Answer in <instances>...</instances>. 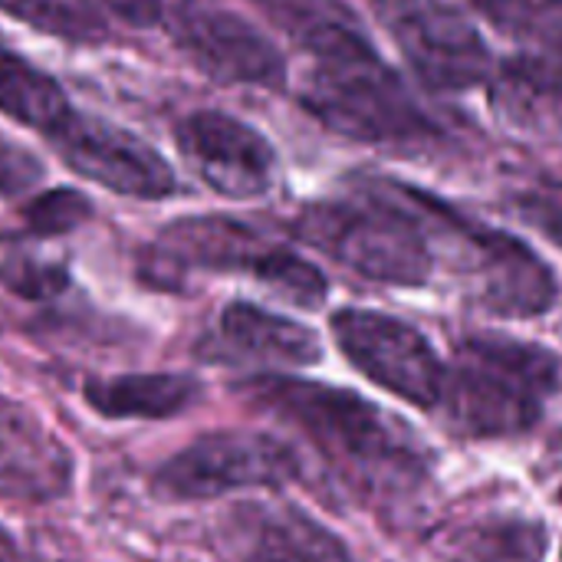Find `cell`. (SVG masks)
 <instances>
[{"mask_svg": "<svg viewBox=\"0 0 562 562\" xmlns=\"http://www.w3.org/2000/svg\"><path fill=\"white\" fill-rule=\"evenodd\" d=\"M76 458L26 405L0 395V497L53 504L69 494Z\"/></svg>", "mask_w": 562, "mask_h": 562, "instance_id": "obj_12", "label": "cell"}, {"mask_svg": "<svg viewBox=\"0 0 562 562\" xmlns=\"http://www.w3.org/2000/svg\"><path fill=\"white\" fill-rule=\"evenodd\" d=\"M398 188L405 194V204L425 224L435 254L438 247H448L454 254L461 273L471 283V293L487 313L504 319H533L557 306L560 283L553 270L520 237L497 227L474 224L471 217L458 214L445 201L412 184L398 181Z\"/></svg>", "mask_w": 562, "mask_h": 562, "instance_id": "obj_5", "label": "cell"}, {"mask_svg": "<svg viewBox=\"0 0 562 562\" xmlns=\"http://www.w3.org/2000/svg\"><path fill=\"white\" fill-rule=\"evenodd\" d=\"M329 329L339 352L369 382L422 412L438 408L445 389V362L418 326L392 313L349 306L333 313Z\"/></svg>", "mask_w": 562, "mask_h": 562, "instance_id": "obj_8", "label": "cell"}, {"mask_svg": "<svg viewBox=\"0 0 562 562\" xmlns=\"http://www.w3.org/2000/svg\"><path fill=\"white\" fill-rule=\"evenodd\" d=\"M49 142L66 168L115 194L158 201L175 194V168L138 135L92 115H69Z\"/></svg>", "mask_w": 562, "mask_h": 562, "instance_id": "obj_10", "label": "cell"}, {"mask_svg": "<svg viewBox=\"0 0 562 562\" xmlns=\"http://www.w3.org/2000/svg\"><path fill=\"white\" fill-rule=\"evenodd\" d=\"M270 244L250 227L227 217H184L168 224L155 244V283H168V273L184 270H244L254 273Z\"/></svg>", "mask_w": 562, "mask_h": 562, "instance_id": "obj_13", "label": "cell"}, {"mask_svg": "<svg viewBox=\"0 0 562 562\" xmlns=\"http://www.w3.org/2000/svg\"><path fill=\"white\" fill-rule=\"evenodd\" d=\"M0 280L3 286H10L16 296H26V300H49L63 293L69 283L59 263L33 257V254H16V257L0 260Z\"/></svg>", "mask_w": 562, "mask_h": 562, "instance_id": "obj_24", "label": "cell"}, {"mask_svg": "<svg viewBox=\"0 0 562 562\" xmlns=\"http://www.w3.org/2000/svg\"><path fill=\"white\" fill-rule=\"evenodd\" d=\"M296 237L375 283L425 286L435 273V244L389 178H369L349 198L306 204Z\"/></svg>", "mask_w": 562, "mask_h": 562, "instance_id": "obj_3", "label": "cell"}, {"mask_svg": "<svg viewBox=\"0 0 562 562\" xmlns=\"http://www.w3.org/2000/svg\"><path fill=\"white\" fill-rule=\"evenodd\" d=\"M95 3H102L109 13H115L119 20L138 30H148L161 20V0H95Z\"/></svg>", "mask_w": 562, "mask_h": 562, "instance_id": "obj_27", "label": "cell"}, {"mask_svg": "<svg viewBox=\"0 0 562 562\" xmlns=\"http://www.w3.org/2000/svg\"><path fill=\"white\" fill-rule=\"evenodd\" d=\"M178 148L194 175L231 201L263 198L277 184V151L247 122L227 112H194L178 128Z\"/></svg>", "mask_w": 562, "mask_h": 562, "instance_id": "obj_11", "label": "cell"}, {"mask_svg": "<svg viewBox=\"0 0 562 562\" xmlns=\"http://www.w3.org/2000/svg\"><path fill=\"white\" fill-rule=\"evenodd\" d=\"M461 3L514 40L537 43V46H562V0H461Z\"/></svg>", "mask_w": 562, "mask_h": 562, "instance_id": "obj_19", "label": "cell"}, {"mask_svg": "<svg viewBox=\"0 0 562 562\" xmlns=\"http://www.w3.org/2000/svg\"><path fill=\"white\" fill-rule=\"evenodd\" d=\"M0 112L46 138L72 115L63 86L10 49H0Z\"/></svg>", "mask_w": 562, "mask_h": 562, "instance_id": "obj_17", "label": "cell"}, {"mask_svg": "<svg viewBox=\"0 0 562 562\" xmlns=\"http://www.w3.org/2000/svg\"><path fill=\"white\" fill-rule=\"evenodd\" d=\"M504 79L520 92L562 102V46H540L507 59Z\"/></svg>", "mask_w": 562, "mask_h": 562, "instance_id": "obj_23", "label": "cell"}, {"mask_svg": "<svg viewBox=\"0 0 562 562\" xmlns=\"http://www.w3.org/2000/svg\"><path fill=\"white\" fill-rule=\"evenodd\" d=\"M240 395L290 425H296L329 461L349 468L372 484H412L425 474V451L402 425L349 389L293 379L257 375Z\"/></svg>", "mask_w": 562, "mask_h": 562, "instance_id": "obj_2", "label": "cell"}, {"mask_svg": "<svg viewBox=\"0 0 562 562\" xmlns=\"http://www.w3.org/2000/svg\"><path fill=\"white\" fill-rule=\"evenodd\" d=\"M273 16L313 56L300 82V102L329 132L366 145H415L438 132L346 10L283 0L273 3Z\"/></svg>", "mask_w": 562, "mask_h": 562, "instance_id": "obj_1", "label": "cell"}, {"mask_svg": "<svg viewBox=\"0 0 562 562\" xmlns=\"http://www.w3.org/2000/svg\"><path fill=\"white\" fill-rule=\"evenodd\" d=\"M412 72L435 92H471L491 76V46L448 0H372Z\"/></svg>", "mask_w": 562, "mask_h": 562, "instance_id": "obj_7", "label": "cell"}, {"mask_svg": "<svg viewBox=\"0 0 562 562\" xmlns=\"http://www.w3.org/2000/svg\"><path fill=\"white\" fill-rule=\"evenodd\" d=\"M33 178H40V165L33 161V155H23L20 148L0 142V194H10Z\"/></svg>", "mask_w": 562, "mask_h": 562, "instance_id": "obj_26", "label": "cell"}, {"mask_svg": "<svg viewBox=\"0 0 562 562\" xmlns=\"http://www.w3.org/2000/svg\"><path fill=\"white\" fill-rule=\"evenodd\" d=\"M184 56L217 82L280 86L286 59L277 43L217 0H181L171 26Z\"/></svg>", "mask_w": 562, "mask_h": 562, "instance_id": "obj_9", "label": "cell"}, {"mask_svg": "<svg viewBox=\"0 0 562 562\" xmlns=\"http://www.w3.org/2000/svg\"><path fill=\"white\" fill-rule=\"evenodd\" d=\"M0 10L59 40L99 43L105 36V16L92 0H0Z\"/></svg>", "mask_w": 562, "mask_h": 562, "instance_id": "obj_18", "label": "cell"}, {"mask_svg": "<svg viewBox=\"0 0 562 562\" xmlns=\"http://www.w3.org/2000/svg\"><path fill=\"white\" fill-rule=\"evenodd\" d=\"M217 339L231 359L270 369H303L323 359V342L306 323H296L247 300L224 306Z\"/></svg>", "mask_w": 562, "mask_h": 562, "instance_id": "obj_14", "label": "cell"}, {"mask_svg": "<svg viewBox=\"0 0 562 562\" xmlns=\"http://www.w3.org/2000/svg\"><path fill=\"white\" fill-rule=\"evenodd\" d=\"M517 217L533 231L547 234L557 247H562V184L560 181H537L514 194Z\"/></svg>", "mask_w": 562, "mask_h": 562, "instance_id": "obj_25", "label": "cell"}, {"mask_svg": "<svg viewBox=\"0 0 562 562\" xmlns=\"http://www.w3.org/2000/svg\"><path fill=\"white\" fill-rule=\"evenodd\" d=\"M293 477H300V458L286 441L257 431H211L155 471L151 494L168 504H194L247 487H280Z\"/></svg>", "mask_w": 562, "mask_h": 562, "instance_id": "obj_6", "label": "cell"}, {"mask_svg": "<svg viewBox=\"0 0 562 562\" xmlns=\"http://www.w3.org/2000/svg\"><path fill=\"white\" fill-rule=\"evenodd\" d=\"M547 527L533 520H504L474 530L464 540L461 562H543Z\"/></svg>", "mask_w": 562, "mask_h": 562, "instance_id": "obj_20", "label": "cell"}, {"mask_svg": "<svg viewBox=\"0 0 562 562\" xmlns=\"http://www.w3.org/2000/svg\"><path fill=\"white\" fill-rule=\"evenodd\" d=\"M557 382L553 352L507 336H471L458 346L454 362H445L438 408L464 438H510L543 418Z\"/></svg>", "mask_w": 562, "mask_h": 562, "instance_id": "obj_4", "label": "cell"}, {"mask_svg": "<svg viewBox=\"0 0 562 562\" xmlns=\"http://www.w3.org/2000/svg\"><path fill=\"white\" fill-rule=\"evenodd\" d=\"M234 540L237 562H352L339 537L293 507H244Z\"/></svg>", "mask_w": 562, "mask_h": 562, "instance_id": "obj_15", "label": "cell"}, {"mask_svg": "<svg viewBox=\"0 0 562 562\" xmlns=\"http://www.w3.org/2000/svg\"><path fill=\"white\" fill-rule=\"evenodd\" d=\"M92 204L86 194H79L76 188H53L36 194L26 207H23V221L30 234L40 237H59L76 231L82 221H89Z\"/></svg>", "mask_w": 562, "mask_h": 562, "instance_id": "obj_22", "label": "cell"}, {"mask_svg": "<svg viewBox=\"0 0 562 562\" xmlns=\"http://www.w3.org/2000/svg\"><path fill=\"white\" fill-rule=\"evenodd\" d=\"M86 405L109 422H158L175 418L201 402V382L184 372H135L112 379H89L82 385Z\"/></svg>", "mask_w": 562, "mask_h": 562, "instance_id": "obj_16", "label": "cell"}, {"mask_svg": "<svg viewBox=\"0 0 562 562\" xmlns=\"http://www.w3.org/2000/svg\"><path fill=\"white\" fill-rule=\"evenodd\" d=\"M250 277H257L273 293H280L283 300H290V303H296L303 310L323 306V300L329 293V283H326V277H323L319 267H313L300 254H293L286 247H277V244H270L263 250V257L257 260V267H254Z\"/></svg>", "mask_w": 562, "mask_h": 562, "instance_id": "obj_21", "label": "cell"}]
</instances>
